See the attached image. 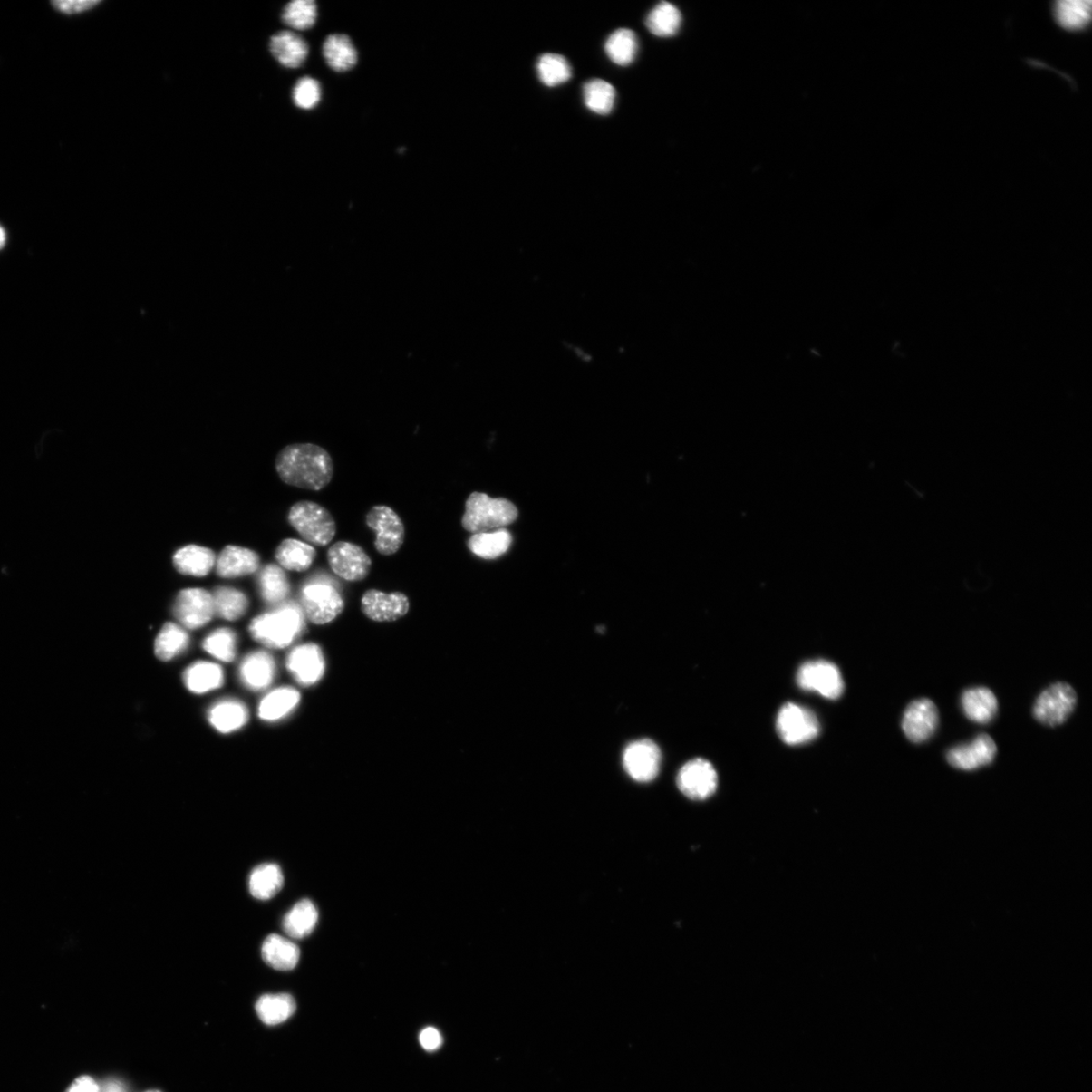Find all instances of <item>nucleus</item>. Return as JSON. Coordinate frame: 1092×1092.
<instances>
[{
  "instance_id": "obj_15",
  "label": "nucleus",
  "mask_w": 1092,
  "mask_h": 1092,
  "mask_svg": "<svg viewBox=\"0 0 1092 1092\" xmlns=\"http://www.w3.org/2000/svg\"><path fill=\"white\" fill-rule=\"evenodd\" d=\"M362 609L364 615L373 622L391 623L408 614L410 602L404 593L386 594L371 589L363 594Z\"/></svg>"
},
{
  "instance_id": "obj_18",
  "label": "nucleus",
  "mask_w": 1092,
  "mask_h": 1092,
  "mask_svg": "<svg viewBox=\"0 0 1092 1092\" xmlns=\"http://www.w3.org/2000/svg\"><path fill=\"white\" fill-rule=\"evenodd\" d=\"M239 674L244 685L258 691L272 684L275 662L272 655L266 652H253L242 661Z\"/></svg>"
},
{
  "instance_id": "obj_8",
  "label": "nucleus",
  "mask_w": 1092,
  "mask_h": 1092,
  "mask_svg": "<svg viewBox=\"0 0 1092 1092\" xmlns=\"http://www.w3.org/2000/svg\"><path fill=\"white\" fill-rule=\"evenodd\" d=\"M1077 702V693L1070 685L1056 683L1038 697L1034 706L1035 719L1048 727H1057L1068 720Z\"/></svg>"
},
{
  "instance_id": "obj_43",
  "label": "nucleus",
  "mask_w": 1092,
  "mask_h": 1092,
  "mask_svg": "<svg viewBox=\"0 0 1092 1092\" xmlns=\"http://www.w3.org/2000/svg\"><path fill=\"white\" fill-rule=\"evenodd\" d=\"M322 92L320 83L311 77H304L296 82L293 91V101L302 110H312L318 106Z\"/></svg>"
},
{
  "instance_id": "obj_4",
  "label": "nucleus",
  "mask_w": 1092,
  "mask_h": 1092,
  "mask_svg": "<svg viewBox=\"0 0 1092 1092\" xmlns=\"http://www.w3.org/2000/svg\"><path fill=\"white\" fill-rule=\"evenodd\" d=\"M288 522L307 543L325 546L335 537L337 526L332 514L318 503H295L288 513Z\"/></svg>"
},
{
  "instance_id": "obj_44",
  "label": "nucleus",
  "mask_w": 1092,
  "mask_h": 1092,
  "mask_svg": "<svg viewBox=\"0 0 1092 1092\" xmlns=\"http://www.w3.org/2000/svg\"><path fill=\"white\" fill-rule=\"evenodd\" d=\"M101 3V0H58V2L52 3V5L60 13L77 14L92 10Z\"/></svg>"
},
{
  "instance_id": "obj_28",
  "label": "nucleus",
  "mask_w": 1092,
  "mask_h": 1092,
  "mask_svg": "<svg viewBox=\"0 0 1092 1092\" xmlns=\"http://www.w3.org/2000/svg\"><path fill=\"white\" fill-rule=\"evenodd\" d=\"M284 874L276 864H262L252 871L249 890L260 901L275 896L284 886Z\"/></svg>"
},
{
  "instance_id": "obj_10",
  "label": "nucleus",
  "mask_w": 1092,
  "mask_h": 1092,
  "mask_svg": "<svg viewBox=\"0 0 1092 1092\" xmlns=\"http://www.w3.org/2000/svg\"><path fill=\"white\" fill-rule=\"evenodd\" d=\"M301 603L305 616L314 624H326L340 614L345 603L339 592L328 585H309L302 591Z\"/></svg>"
},
{
  "instance_id": "obj_25",
  "label": "nucleus",
  "mask_w": 1092,
  "mask_h": 1092,
  "mask_svg": "<svg viewBox=\"0 0 1092 1092\" xmlns=\"http://www.w3.org/2000/svg\"><path fill=\"white\" fill-rule=\"evenodd\" d=\"M323 55L336 72H346L357 63V51L346 34H331L323 45Z\"/></svg>"
},
{
  "instance_id": "obj_2",
  "label": "nucleus",
  "mask_w": 1092,
  "mask_h": 1092,
  "mask_svg": "<svg viewBox=\"0 0 1092 1092\" xmlns=\"http://www.w3.org/2000/svg\"><path fill=\"white\" fill-rule=\"evenodd\" d=\"M303 627L301 609L286 604L253 619L249 632L256 642L269 648L283 649L301 634Z\"/></svg>"
},
{
  "instance_id": "obj_34",
  "label": "nucleus",
  "mask_w": 1092,
  "mask_h": 1092,
  "mask_svg": "<svg viewBox=\"0 0 1092 1092\" xmlns=\"http://www.w3.org/2000/svg\"><path fill=\"white\" fill-rule=\"evenodd\" d=\"M646 27L654 36L669 38L675 36L682 24V14L674 5L662 2L646 17Z\"/></svg>"
},
{
  "instance_id": "obj_37",
  "label": "nucleus",
  "mask_w": 1092,
  "mask_h": 1092,
  "mask_svg": "<svg viewBox=\"0 0 1092 1092\" xmlns=\"http://www.w3.org/2000/svg\"><path fill=\"white\" fill-rule=\"evenodd\" d=\"M1091 2L1085 0H1061L1054 5L1057 22L1068 30L1086 27L1091 17Z\"/></svg>"
},
{
  "instance_id": "obj_5",
  "label": "nucleus",
  "mask_w": 1092,
  "mask_h": 1092,
  "mask_svg": "<svg viewBox=\"0 0 1092 1092\" xmlns=\"http://www.w3.org/2000/svg\"><path fill=\"white\" fill-rule=\"evenodd\" d=\"M817 715L795 703L785 704L777 716V731L785 744L797 746L815 739L819 733Z\"/></svg>"
},
{
  "instance_id": "obj_13",
  "label": "nucleus",
  "mask_w": 1092,
  "mask_h": 1092,
  "mask_svg": "<svg viewBox=\"0 0 1092 1092\" xmlns=\"http://www.w3.org/2000/svg\"><path fill=\"white\" fill-rule=\"evenodd\" d=\"M173 614L186 628L205 626L215 615L212 594L204 589L182 590L174 602Z\"/></svg>"
},
{
  "instance_id": "obj_45",
  "label": "nucleus",
  "mask_w": 1092,
  "mask_h": 1092,
  "mask_svg": "<svg viewBox=\"0 0 1092 1092\" xmlns=\"http://www.w3.org/2000/svg\"><path fill=\"white\" fill-rule=\"evenodd\" d=\"M423 1049L433 1052L439 1050L443 1043L442 1036L439 1029L432 1027L424 1029L419 1037Z\"/></svg>"
},
{
  "instance_id": "obj_39",
  "label": "nucleus",
  "mask_w": 1092,
  "mask_h": 1092,
  "mask_svg": "<svg viewBox=\"0 0 1092 1092\" xmlns=\"http://www.w3.org/2000/svg\"><path fill=\"white\" fill-rule=\"evenodd\" d=\"M212 596L215 614L218 616L234 622L246 614L248 600L242 592L229 587H218L215 589Z\"/></svg>"
},
{
  "instance_id": "obj_31",
  "label": "nucleus",
  "mask_w": 1092,
  "mask_h": 1092,
  "mask_svg": "<svg viewBox=\"0 0 1092 1092\" xmlns=\"http://www.w3.org/2000/svg\"><path fill=\"white\" fill-rule=\"evenodd\" d=\"M512 544L511 533L506 529H497L477 533L468 541V546L474 555L494 560L508 552Z\"/></svg>"
},
{
  "instance_id": "obj_6",
  "label": "nucleus",
  "mask_w": 1092,
  "mask_h": 1092,
  "mask_svg": "<svg viewBox=\"0 0 1092 1092\" xmlns=\"http://www.w3.org/2000/svg\"><path fill=\"white\" fill-rule=\"evenodd\" d=\"M366 526L377 532L374 547L382 556L399 552L405 541V526L399 515L388 506H374L366 514Z\"/></svg>"
},
{
  "instance_id": "obj_20",
  "label": "nucleus",
  "mask_w": 1092,
  "mask_h": 1092,
  "mask_svg": "<svg viewBox=\"0 0 1092 1092\" xmlns=\"http://www.w3.org/2000/svg\"><path fill=\"white\" fill-rule=\"evenodd\" d=\"M269 49L273 56L286 68H298L308 58V43L298 34L290 31L279 32L270 39Z\"/></svg>"
},
{
  "instance_id": "obj_26",
  "label": "nucleus",
  "mask_w": 1092,
  "mask_h": 1092,
  "mask_svg": "<svg viewBox=\"0 0 1092 1092\" xmlns=\"http://www.w3.org/2000/svg\"><path fill=\"white\" fill-rule=\"evenodd\" d=\"M183 680L189 691L204 694L223 685L224 672L216 663L198 662L186 670Z\"/></svg>"
},
{
  "instance_id": "obj_47",
  "label": "nucleus",
  "mask_w": 1092,
  "mask_h": 1092,
  "mask_svg": "<svg viewBox=\"0 0 1092 1092\" xmlns=\"http://www.w3.org/2000/svg\"><path fill=\"white\" fill-rule=\"evenodd\" d=\"M100 1092H127V1090L121 1082L111 1080L104 1083L102 1088L100 1087Z\"/></svg>"
},
{
  "instance_id": "obj_33",
  "label": "nucleus",
  "mask_w": 1092,
  "mask_h": 1092,
  "mask_svg": "<svg viewBox=\"0 0 1092 1092\" xmlns=\"http://www.w3.org/2000/svg\"><path fill=\"white\" fill-rule=\"evenodd\" d=\"M262 598L270 605L281 604L291 592L290 582L281 566L267 565L259 575Z\"/></svg>"
},
{
  "instance_id": "obj_14",
  "label": "nucleus",
  "mask_w": 1092,
  "mask_h": 1092,
  "mask_svg": "<svg viewBox=\"0 0 1092 1092\" xmlns=\"http://www.w3.org/2000/svg\"><path fill=\"white\" fill-rule=\"evenodd\" d=\"M939 725V710L928 698L917 699L906 707L902 727L904 735L913 744L930 739Z\"/></svg>"
},
{
  "instance_id": "obj_30",
  "label": "nucleus",
  "mask_w": 1092,
  "mask_h": 1092,
  "mask_svg": "<svg viewBox=\"0 0 1092 1092\" xmlns=\"http://www.w3.org/2000/svg\"><path fill=\"white\" fill-rule=\"evenodd\" d=\"M256 1010L266 1025L275 1026L285 1023L294 1015L296 1003L290 994H266L256 1002Z\"/></svg>"
},
{
  "instance_id": "obj_36",
  "label": "nucleus",
  "mask_w": 1092,
  "mask_h": 1092,
  "mask_svg": "<svg viewBox=\"0 0 1092 1092\" xmlns=\"http://www.w3.org/2000/svg\"><path fill=\"white\" fill-rule=\"evenodd\" d=\"M189 643V636L185 629L169 623H166L155 641L157 658L168 662L186 651Z\"/></svg>"
},
{
  "instance_id": "obj_24",
  "label": "nucleus",
  "mask_w": 1092,
  "mask_h": 1092,
  "mask_svg": "<svg viewBox=\"0 0 1092 1092\" xmlns=\"http://www.w3.org/2000/svg\"><path fill=\"white\" fill-rule=\"evenodd\" d=\"M215 561L213 550L198 546L180 548L173 556L174 566L180 574L194 576L207 575Z\"/></svg>"
},
{
  "instance_id": "obj_49",
  "label": "nucleus",
  "mask_w": 1092,
  "mask_h": 1092,
  "mask_svg": "<svg viewBox=\"0 0 1092 1092\" xmlns=\"http://www.w3.org/2000/svg\"><path fill=\"white\" fill-rule=\"evenodd\" d=\"M146 1092H161V1091L160 1090H150V1091H146Z\"/></svg>"
},
{
  "instance_id": "obj_23",
  "label": "nucleus",
  "mask_w": 1092,
  "mask_h": 1092,
  "mask_svg": "<svg viewBox=\"0 0 1092 1092\" xmlns=\"http://www.w3.org/2000/svg\"><path fill=\"white\" fill-rule=\"evenodd\" d=\"M317 556L316 549L309 544L296 539H285L278 546L275 558L279 565L287 571L305 572Z\"/></svg>"
},
{
  "instance_id": "obj_9",
  "label": "nucleus",
  "mask_w": 1092,
  "mask_h": 1092,
  "mask_svg": "<svg viewBox=\"0 0 1092 1092\" xmlns=\"http://www.w3.org/2000/svg\"><path fill=\"white\" fill-rule=\"evenodd\" d=\"M328 563L331 570L348 582H361L368 578L372 562L365 550L349 541H338L328 549Z\"/></svg>"
},
{
  "instance_id": "obj_38",
  "label": "nucleus",
  "mask_w": 1092,
  "mask_h": 1092,
  "mask_svg": "<svg viewBox=\"0 0 1092 1092\" xmlns=\"http://www.w3.org/2000/svg\"><path fill=\"white\" fill-rule=\"evenodd\" d=\"M583 92L585 104L593 112L606 116L614 111L616 91L613 84L602 80H592L585 83Z\"/></svg>"
},
{
  "instance_id": "obj_1",
  "label": "nucleus",
  "mask_w": 1092,
  "mask_h": 1092,
  "mask_svg": "<svg viewBox=\"0 0 1092 1092\" xmlns=\"http://www.w3.org/2000/svg\"><path fill=\"white\" fill-rule=\"evenodd\" d=\"M277 474L287 485L310 491H321L334 476V464L329 452L316 444L288 445L276 458Z\"/></svg>"
},
{
  "instance_id": "obj_7",
  "label": "nucleus",
  "mask_w": 1092,
  "mask_h": 1092,
  "mask_svg": "<svg viewBox=\"0 0 1092 1092\" xmlns=\"http://www.w3.org/2000/svg\"><path fill=\"white\" fill-rule=\"evenodd\" d=\"M797 681L798 686L809 692H817L831 701L840 698L845 685L840 670L833 662L824 660L810 661L800 667Z\"/></svg>"
},
{
  "instance_id": "obj_27",
  "label": "nucleus",
  "mask_w": 1092,
  "mask_h": 1092,
  "mask_svg": "<svg viewBox=\"0 0 1092 1092\" xmlns=\"http://www.w3.org/2000/svg\"><path fill=\"white\" fill-rule=\"evenodd\" d=\"M208 720L217 731L230 733L246 724L248 710L246 705L237 701H224L209 710Z\"/></svg>"
},
{
  "instance_id": "obj_19",
  "label": "nucleus",
  "mask_w": 1092,
  "mask_h": 1092,
  "mask_svg": "<svg viewBox=\"0 0 1092 1092\" xmlns=\"http://www.w3.org/2000/svg\"><path fill=\"white\" fill-rule=\"evenodd\" d=\"M259 565L257 554L248 548L229 546L223 549L217 558V574L222 578H238L256 573Z\"/></svg>"
},
{
  "instance_id": "obj_3",
  "label": "nucleus",
  "mask_w": 1092,
  "mask_h": 1092,
  "mask_svg": "<svg viewBox=\"0 0 1092 1092\" xmlns=\"http://www.w3.org/2000/svg\"><path fill=\"white\" fill-rule=\"evenodd\" d=\"M517 517V506L509 500L474 492L466 502V512L462 517L461 526L468 532L477 535L510 526Z\"/></svg>"
},
{
  "instance_id": "obj_32",
  "label": "nucleus",
  "mask_w": 1092,
  "mask_h": 1092,
  "mask_svg": "<svg viewBox=\"0 0 1092 1092\" xmlns=\"http://www.w3.org/2000/svg\"><path fill=\"white\" fill-rule=\"evenodd\" d=\"M300 698V693L292 688L276 689L262 699L259 718L266 721L281 720L298 705Z\"/></svg>"
},
{
  "instance_id": "obj_21",
  "label": "nucleus",
  "mask_w": 1092,
  "mask_h": 1092,
  "mask_svg": "<svg viewBox=\"0 0 1092 1092\" xmlns=\"http://www.w3.org/2000/svg\"><path fill=\"white\" fill-rule=\"evenodd\" d=\"M961 704L967 719L981 724L992 721L999 710L997 697L991 690L985 687L966 690L961 699Z\"/></svg>"
},
{
  "instance_id": "obj_41",
  "label": "nucleus",
  "mask_w": 1092,
  "mask_h": 1092,
  "mask_svg": "<svg viewBox=\"0 0 1092 1092\" xmlns=\"http://www.w3.org/2000/svg\"><path fill=\"white\" fill-rule=\"evenodd\" d=\"M318 8L314 0H295L284 8L283 21L288 27L305 31L317 21Z\"/></svg>"
},
{
  "instance_id": "obj_12",
  "label": "nucleus",
  "mask_w": 1092,
  "mask_h": 1092,
  "mask_svg": "<svg viewBox=\"0 0 1092 1092\" xmlns=\"http://www.w3.org/2000/svg\"><path fill=\"white\" fill-rule=\"evenodd\" d=\"M719 778L712 764L704 759H694L681 768L677 785L681 792L692 800L710 798L718 788Z\"/></svg>"
},
{
  "instance_id": "obj_40",
  "label": "nucleus",
  "mask_w": 1092,
  "mask_h": 1092,
  "mask_svg": "<svg viewBox=\"0 0 1092 1092\" xmlns=\"http://www.w3.org/2000/svg\"><path fill=\"white\" fill-rule=\"evenodd\" d=\"M536 70L540 82L548 87L569 82L573 74L569 61L562 55L553 53L541 55Z\"/></svg>"
},
{
  "instance_id": "obj_16",
  "label": "nucleus",
  "mask_w": 1092,
  "mask_h": 1092,
  "mask_svg": "<svg viewBox=\"0 0 1092 1092\" xmlns=\"http://www.w3.org/2000/svg\"><path fill=\"white\" fill-rule=\"evenodd\" d=\"M998 747L994 740L982 733L969 744L956 746L948 750V763L959 770L974 771L989 766L997 757Z\"/></svg>"
},
{
  "instance_id": "obj_35",
  "label": "nucleus",
  "mask_w": 1092,
  "mask_h": 1092,
  "mask_svg": "<svg viewBox=\"0 0 1092 1092\" xmlns=\"http://www.w3.org/2000/svg\"><path fill=\"white\" fill-rule=\"evenodd\" d=\"M606 54L619 66L631 65L639 51L636 34L629 29H619L610 34L605 43Z\"/></svg>"
},
{
  "instance_id": "obj_48",
  "label": "nucleus",
  "mask_w": 1092,
  "mask_h": 1092,
  "mask_svg": "<svg viewBox=\"0 0 1092 1092\" xmlns=\"http://www.w3.org/2000/svg\"><path fill=\"white\" fill-rule=\"evenodd\" d=\"M6 242V233L2 226H0V249L4 248Z\"/></svg>"
},
{
  "instance_id": "obj_46",
  "label": "nucleus",
  "mask_w": 1092,
  "mask_h": 1092,
  "mask_svg": "<svg viewBox=\"0 0 1092 1092\" xmlns=\"http://www.w3.org/2000/svg\"><path fill=\"white\" fill-rule=\"evenodd\" d=\"M67 1092H100V1087L90 1077L78 1078Z\"/></svg>"
},
{
  "instance_id": "obj_11",
  "label": "nucleus",
  "mask_w": 1092,
  "mask_h": 1092,
  "mask_svg": "<svg viewBox=\"0 0 1092 1092\" xmlns=\"http://www.w3.org/2000/svg\"><path fill=\"white\" fill-rule=\"evenodd\" d=\"M661 762V750L651 739L633 741L624 749V770L636 782L648 783L657 778Z\"/></svg>"
},
{
  "instance_id": "obj_29",
  "label": "nucleus",
  "mask_w": 1092,
  "mask_h": 1092,
  "mask_svg": "<svg viewBox=\"0 0 1092 1092\" xmlns=\"http://www.w3.org/2000/svg\"><path fill=\"white\" fill-rule=\"evenodd\" d=\"M318 917L317 907L309 899H303L286 913L283 928L291 938L304 939L316 928Z\"/></svg>"
},
{
  "instance_id": "obj_17",
  "label": "nucleus",
  "mask_w": 1092,
  "mask_h": 1092,
  "mask_svg": "<svg viewBox=\"0 0 1092 1092\" xmlns=\"http://www.w3.org/2000/svg\"><path fill=\"white\" fill-rule=\"evenodd\" d=\"M286 667L298 682L304 686L313 685L324 674L325 662L319 646L304 644L292 651Z\"/></svg>"
},
{
  "instance_id": "obj_42",
  "label": "nucleus",
  "mask_w": 1092,
  "mask_h": 1092,
  "mask_svg": "<svg viewBox=\"0 0 1092 1092\" xmlns=\"http://www.w3.org/2000/svg\"><path fill=\"white\" fill-rule=\"evenodd\" d=\"M204 650L214 658L225 662L234 661L237 650V637L229 628L217 629L208 635L203 643Z\"/></svg>"
},
{
  "instance_id": "obj_22",
  "label": "nucleus",
  "mask_w": 1092,
  "mask_h": 1092,
  "mask_svg": "<svg viewBox=\"0 0 1092 1092\" xmlns=\"http://www.w3.org/2000/svg\"><path fill=\"white\" fill-rule=\"evenodd\" d=\"M261 954L270 967L279 971H290L298 965L301 952L292 941L278 934H270L262 945Z\"/></svg>"
}]
</instances>
